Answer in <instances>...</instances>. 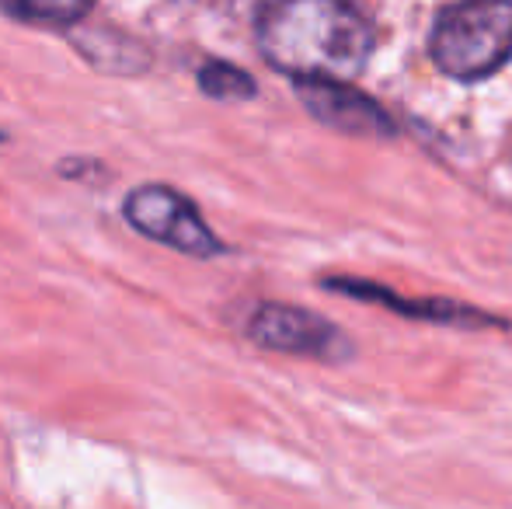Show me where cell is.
I'll list each match as a JSON object with an SVG mask.
<instances>
[{
	"mask_svg": "<svg viewBox=\"0 0 512 509\" xmlns=\"http://www.w3.org/2000/svg\"><path fill=\"white\" fill-rule=\"evenodd\" d=\"M248 339L272 353L314 356V360L338 363L349 356V342L321 314L290 304H262L248 318Z\"/></svg>",
	"mask_w": 512,
	"mask_h": 509,
	"instance_id": "obj_4",
	"label": "cell"
},
{
	"mask_svg": "<svg viewBox=\"0 0 512 509\" xmlns=\"http://www.w3.org/2000/svg\"><path fill=\"white\" fill-rule=\"evenodd\" d=\"M74 46L84 53V60H91L108 74H136L147 67V49L119 28L115 32L112 28H88V32L74 35Z\"/></svg>",
	"mask_w": 512,
	"mask_h": 509,
	"instance_id": "obj_6",
	"label": "cell"
},
{
	"mask_svg": "<svg viewBox=\"0 0 512 509\" xmlns=\"http://www.w3.org/2000/svg\"><path fill=\"white\" fill-rule=\"evenodd\" d=\"M377 46L370 18L349 0H269L258 49L293 81H352Z\"/></svg>",
	"mask_w": 512,
	"mask_h": 509,
	"instance_id": "obj_1",
	"label": "cell"
},
{
	"mask_svg": "<svg viewBox=\"0 0 512 509\" xmlns=\"http://www.w3.org/2000/svg\"><path fill=\"white\" fill-rule=\"evenodd\" d=\"M0 11L18 21H32V25L70 28L84 21L91 0H0Z\"/></svg>",
	"mask_w": 512,
	"mask_h": 509,
	"instance_id": "obj_8",
	"label": "cell"
},
{
	"mask_svg": "<svg viewBox=\"0 0 512 509\" xmlns=\"http://www.w3.org/2000/svg\"><path fill=\"white\" fill-rule=\"evenodd\" d=\"M199 88L206 91L209 98H220V102H244V98H255V81L251 74H244L241 67L223 60H209L199 67Z\"/></svg>",
	"mask_w": 512,
	"mask_h": 509,
	"instance_id": "obj_9",
	"label": "cell"
},
{
	"mask_svg": "<svg viewBox=\"0 0 512 509\" xmlns=\"http://www.w3.org/2000/svg\"><path fill=\"white\" fill-rule=\"evenodd\" d=\"M122 213L140 234L182 255L213 258L223 252V241L209 231L203 213L192 206V199H185L171 185H140L126 196Z\"/></svg>",
	"mask_w": 512,
	"mask_h": 509,
	"instance_id": "obj_3",
	"label": "cell"
},
{
	"mask_svg": "<svg viewBox=\"0 0 512 509\" xmlns=\"http://www.w3.org/2000/svg\"><path fill=\"white\" fill-rule=\"evenodd\" d=\"M297 95L317 123L349 136H394L398 126L370 95L345 81H297Z\"/></svg>",
	"mask_w": 512,
	"mask_h": 509,
	"instance_id": "obj_5",
	"label": "cell"
},
{
	"mask_svg": "<svg viewBox=\"0 0 512 509\" xmlns=\"http://www.w3.org/2000/svg\"><path fill=\"white\" fill-rule=\"evenodd\" d=\"M436 67L453 81H481L512 56V0H457L436 14L429 35Z\"/></svg>",
	"mask_w": 512,
	"mask_h": 509,
	"instance_id": "obj_2",
	"label": "cell"
},
{
	"mask_svg": "<svg viewBox=\"0 0 512 509\" xmlns=\"http://www.w3.org/2000/svg\"><path fill=\"white\" fill-rule=\"evenodd\" d=\"M331 290H342L349 297H370V300H384V304L398 307V314H411V318H429V321H457V325H488L485 314H474V307H460V304H443V300H432V304H411V300H398L387 290H370L363 283H352V279H331Z\"/></svg>",
	"mask_w": 512,
	"mask_h": 509,
	"instance_id": "obj_7",
	"label": "cell"
}]
</instances>
